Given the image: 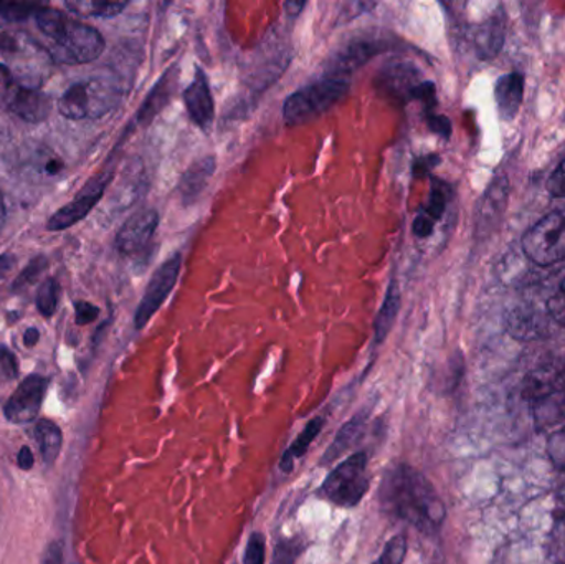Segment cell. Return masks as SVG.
Masks as SVG:
<instances>
[{"instance_id":"1","label":"cell","mask_w":565,"mask_h":564,"mask_svg":"<svg viewBox=\"0 0 565 564\" xmlns=\"http://www.w3.org/2000/svg\"><path fill=\"white\" fill-rule=\"evenodd\" d=\"M379 502L392 519L402 520L427 536L437 535L447 519L444 500L424 473L407 464L385 472L379 487Z\"/></svg>"},{"instance_id":"2","label":"cell","mask_w":565,"mask_h":564,"mask_svg":"<svg viewBox=\"0 0 565 564\" xmlns=\"http://www.w3.org/2000/svg\"><path fill=\"white\" fill-rule=\"evenodd\" d=\"M40 32L49 40V55L66 65H82L98 58L105 50V39L98 30L76 22L66 13L40 7L35 13Z\"/></svg>"},{"instance_id":"3","label":"cell","mask_w":565,"mask_h":564,"mask_svg":"<svg viewBox=\"0 0 565 564\" xmlns=\"http://www.w3.org/2000/svg\"><path fill=\"white\" fill-rule=\"evenodd\" d=\"M122 89L115 78L93 76L73 83L58 99V109L68 119H96L115 109Z\"/></svg>"},{"instance_id":"4","label":"cell","mask_w":565,"mask_h":564,"mask_svg":"<svg viewBox=\"0 0 565 564\" xmlns=\"http://www.w3.org/2000/svg\"><path fill=\"white\" fill-rule=\"evenodd\" d=\"M0 56L12 76L30 88H39L52 66L46 49L22 32H0Z\"/></svg>"},{"instance_id":"5","label":"cell","mask_w":565,"mask_h":564,"mask_svg":"<svg viewBox=\"0 0 565 564\" xmlns=\"http://www.w3.org/2000/svg\"><path fill=\"white\" fill-rule=\"evenodd\" d=\"M349 82L339 76H326L324 79L312 83L292 93L282 106L288 125H301L309 119L318 118L332 106L338 105L349 93Z\"/></svg>"},{"instance_id":"6","label":"cell","mask_w":565,"mask_h":564,"mask_svg":"<svg viewBox=\"0 0 565 564\" xmlns=\"http://www.w3.org/2000/svg\"><path fill=\"white\" fill-rule=\"evenodd\" d=\"M367 454L355 453L354 456L339 464L322 483L324 499L334 506L352 509L359 506L369 492Z\"/></svg>"},{"instance_id":"7","label":"cell","mask_w":565,"mask_h":564,"mask_svg":"<svg viewBox=\"0 0 565 564\" xmlns=\"http://www.w3.org/2000/svg\"><path fill=\"white\" fill-rule=\"evenodd\" d=\"M527 400L537 426H559L565 421V377L556 370H540L527 380Z\"/></svg>"},{"instance_id":"8","label":"cell","mask_w":565,"mask_h":564,"mask_svg":"<svg viewBox=\"0 0 565 564\" xmlns=\"http://www.w3.org/2000/svg\"><path fill=\"white\" fill-rule=\"evenodd\" d=\"M523 252L531 262L541 267L565 260L564 212H551L530 228L523 238Z\"/></svg>"},{"instance_id":"9","label":"cell","mask_w":565,"mask_h":564,"mask_svg":"<svg viewBox=\"0 0 565 564\" xmlns=\"http://www.w3.org/2000/svg\"><path fill=\"white\" fill-rule=\"evenodd\" d=\"M179 272H181V255L175 254L168 262L161 265L152 275L145 297L136 311V330H142L151 318L158 313L159 308L164 304L166 298L171 295L172 288L178 284Z\"/></svg>"},{"instance_id":"10","label":"cell","mask_w":565,"mask_h":564,"mask_svg":"<svg viewBox=\"0 0 565 564\" xmlns=\"http://www.w3.org/2000/svg\"><path fill=\"white\" fill-rule=\"evenodd\" d=\"M46 387H49V380L39 374H32L22 381L7 403V419L13 424L32 423L39 416Z\"/></svg>"},{"instance_id":"11","label":"cell","mask_w":565,"mask_h":564,"mask_svg":"<svg viewBox=\"0 0 565 564\" xmlns=\"http://www.w3.org/2000/svg\"><path fill=\"white\" fill-rule=\"evenodd\" d=\"M551 317L530 304L514 305L504 315V327L511 337L520 341H536L550 337Z\"/></svg>"},{"instance_id":"12","label":"cell","mask_w":565,"mask_h":564,"mask_svg":"<svg viewBox=\"0 0 565 564\" xmlns=\"http://www.w3.org/2000/svg\"><path fill=\"white\" fill-rule=\"evenodd\" d=\"M109 179L111 178H109L108 174L96 175L95 179H92L70 204L60 209V211L50 219V231H63V228L72 227L76 222L85 219L88 212L98 204L99 199L103 198V192H105Z\"/></svg>"},{"instance_id":"13","label":"cell","mask_w":565,"mask_h":564,"mask_svg":"<svg viewBox=\"0 0 565 564\" xmlns=\"http://www.w3.org/2000/svg\"><path fill=\"white\" fill-rule=\"evenodd\" d=\"M159 225V214L154 209H146L131 215L116 235V247L122 255H136L151 242Z\"/></svg>"},{"instance_id":"14","label":"cell","mask_w":565,"mask_h":564,"mask_svg":"<svg viewBox=\"0 0 565 564\" xmlns=\"http://www.w3.org/2000/svg\"><path fill=\"white\" fill-rule=\"evenodd\" d=\"M382 50L381 40H355L332 55L328 63V75L344 78L348 73L361 68Z\"/></svg>"},{"instance_id":"15","label":"cell","mask_w":565,"mask_h":564,"mask_svg":"<svg viewBox=\"0 0 565 564\" xmlns=\"http://www.w3.org/2000/svg\"><path fill=\"white\" fill-rule=\"evenodd\" d=\"M6 106L13 115L30 123L43 121L52 109V103L45 93L40 92L39 88L20 85V83L13 86Z\"/></svg>"},{"instance_id":"16","label":"cell","mask_w":565,"mask_h":564,"mask_svg":"<svg viewBox=\"0 0 565 564\" xmlns=\"http://www.w3.org/2000/svg\"><path fill=\"white\" fill-rule=\"evenodd\" d=\"M185 108L199 128L207 129L214 121V98L207 76L201 68L195 70V78L184 92Z\"/></svg>"},{"instance_id":"17","label":"cell","mask_w":565,"mask_h":564,"mask_svg":"<svg viewBox=\"0 0 565 564\" xmlns=\"http://www.w3.org/2000/svg\"><path fill=\"white\" fill-rule=\"evenodd\" d=\"M508 192H510V182L504 175H500L491 182L490 189L484 194L480 212H478V232H490V228L498 224L503 215L504 205H507Z\"/></svg>"},{"instance_id":"18","label":"cell","mask_w":565,"mask_h":564,"mask_svg":"<svg viewBox=\"0 0 565 564\" xmlns=\"http://www.w3.org/2000/svg\"><path fill=\"white\" fill-rule=\"evenodd\" d=\"M497 96L498 111L504 121L516 118L524 96V78L520 73H510L501 76L494 89Z\"/></svg>"},{"instance_id":"19","label":"cell","mask_w":565,"mask_h":564,"mask_svg":"<svg viewBox=\"0 0 565 564\" xmlns=\"http://www.w3.org/2000/svg\"><path fill=\"white\" fill-rule=\"evenodd\" d=\"M215 166H217V162L211 156V158L199 159L184 172L181 182H179V192H181L182 201L185 204L194 202L201 195V192L204 191L205 185L214 175Z\"/></svg>"},{"instance_id":"20","label":"cell","mask_w":565,"mask_h":564,"mask_svg":"<svg viewBox=\"0 0 565 564\" xmlns=\"http://www.w3.org/2000/svg\"><path fill=\"white\" fill-rule=\"evenodd\" d=\"M365 423H367V416L362 413L352 417L349 423H345L344 426L341 427V430H339L335 439L332 440L331 446L326 450L324 456H322V466H329V464L339 459L342 454L348 453V450L351 449L359 439H361L362 434H364Z\"/></svg>"},{"instance_id":"21","label":"cell","mask_w":565,"mask_h":564,"mask_svg":"<svg viewBox=\"0 0 565 564\" xmlns=\"http://www.w3.org/2000/svg\"><path fill=\"white\" fill-rule=\"evenodd\" d=\"M504 42V15L497 12L488 22L478 29L475 35L478 52L481 58H493L498 55Z\"/></svg>"},{"instance_id":"22","label":"cell","mask_w":565,"mask_h":564,"mask_svg":"<svg viewBox=\"0 0 565 564\" xmlns=\"http://www.w3.org/2000/svg\"><path fill=\"white\" fill-rule=\"evenodd\" d=\"M324 424L326 419L321 416L315 417V419L309 421V423L306 424L305 429H302L301 434L296 437L295 443L291 444V447H289V449L282 454L280 460L281 472H291L296 460L301 459V457L308 453L309 446L315 443L316 437L319 436V433H321Z\"/></svg>"},{"instance_id":"23","label":"cell","mask_w":565,"mask_h":564,"mask_svg":"<svg viewBox=\"0 0 565 564\" xmlns=\"http://www.w3.org/2000/svg\"><path fill=\"white\" fill-rule=\"evenodd\" d=\"M398 310H401V291H398L397 281L392 280L391 285H388L387 294H385L384 304H382L377 318L374 321L375 344H381L387 338V334L391 333Z\"/></svg>"},{"instance_id":"24","label":"cell","mask_w":565,"mask_h":564,"mask_svg":"<svg viewBox=\"0 0 565 564\" xmlns=\"http://www.w3.org/2000/svg\"><path fill=\"white\" fill-rule=\"evenodd\" d=\"M35 436L40 444L43 462L46 466H52V464H55L56 457L60 456V450H62V430L52 421L42 419L36 424Z\"/></svg>"},{"instance_id":"25","label":"cell","mask_w":565,"mask_h":564,"mask_svg":"<svg viewBox=\"0 0 565 564\" xmlns=\"http://www.w3.org/2000/svg\"><path fill=\"white\" fill-rule=\"evenodd\" d=\"M66 9L72 10L76 15L99 17L109 19L121 13L128 7V2H98V0H70L65 3Z\"/></svg>"},{"instance_id":"26","label":"cell","mask_w":565,"mask_h":564,"mask_svg":"<svg viewBox=\"0 0 565 564\" xmlns=\"http://www.w3.org/2000/svg\"><path fill=\"white\" fill-rule=\"evenodd\" d=\"M60 298V285L55 278H49L43 281L39 288V295H36V308L43 317H52L56 311V305H58Z\"/></svg>"},{"instance_id":"27","label":"cell","mask_w":565,"mask_h":564,"mask_svg":"<svg viewBox=\"0 0 565 564\" xmlns=\"http://www.w3.org/2000/svg\"><path fill=\"white\" fill-rule=\"evenodd\" d=\"M302 552H305V543L301 540L281 539L275 546L271 564H296Z\"/></svg>"},{"instance_id":"28","label":"cell","mask_w":565,"mask_h":564,"mask_svg":"<svg viewBox=\"0 0 565 564\" xmlns=\"http://www.w3.org/2000/svg\"><path fill=\"white\" fill-rule=\"evenodd\" d=\"M405 555H407V539L404 535H397L385 545L382 555L372 564H402Z\"/></svg>"},{"instance_id":"29","label":"cell","mask_w":565,"mask_h":564,"mask_svg":"<svg viewBox=\"0 0 565 564\" xmlns=\"http://www.w3.org/2000/svg\"><path fill=\"white\" fill-rule=\"evenodd\" d=\"M39 10L40 7L36 3L0 2V17L9 20V22H22Z\"/></svg>"},{"instance_id":"30","label":"cell","mask_w":565,"mask_h":564,"mask_svg":"<svg viewBox=\"0 0 565 564\" xmlns=\"http://www.w3.org/2000/svg\"><path fill=\"white\" fill-rule=\"evenodd\" d=\"M265 549H267L265 536L262 533H252L247 549H245L244 564H265V558H267Z\"/></svg>"},{"instance_id":"31","label":"cell","mask_w":565,"mask_h":564,"mask_svg":"<svg viewBox=\"0 0 565 564\" xmlns=\"http://www.w3.org/2000/svg\"><path fill=\"white\" fill-rule=\"evenodd\" d=\"M547 453L554 466L565 469V426L551 436L547 443Z\"/></svg>"},{"instance_id":"32","label":"cell","mask_w":565,"mask_h":564,"mask_svg":"<svg viewBox=\"0 0 565 564\" xmlns=\"http://www.w3.org/2000/svg\"><path fill=\"white\" fill-rule=\"evenodd\" d=\"M445 207H447V194H445L441 185H434V188H431L430 201H428L424 214L435 222L441 219Z\"/></svg>"},{"instance_id":"33","label":"cell","mask_w":565,"mask_h":564,"mask_svg":"<svg viewBox=\"0 0 565 564\" xmlns=\"http://www.w3.org/2000/svg\"><path fill=\"white\" fill-rule=\"evenodd\" d=\"M0 371L7 380H13L19 374V361L9 348L0 347Z\"/></svg>"},{"instance_id":"34","label":"cell","mask_w":565,"mask_h":564,"mask_svg":"<svg viewBox=\"0 0 565 564\" xmlns=\"http://www.w3.org/2000/svg\"><path fill=\"white\" fill-rule=\"evenodd\" d=\"M546 310L551 320L556 321L561 327H565V294L563 291L550 298Z\"/></svg>"},{"instance_id":"35","label":"cell","mask_w":565,"mask_h":564,"mask_svg":"<svg viewBox=\"0 0 565 564\" xmlns=\"http://www.w3.org/2000/svg\"><path fill=\"white\" fill-rule=\"evenodd\" d=\"M547 188H550V192L554 198H565V159L561 162L559 168L554 171V174L551 175Z\"/></svg>"},{"instance_id":"36","label":"cell","mask_w":565,"mask_h":564,"mask_svg":"<svg viewBox=\"0 0 565 564\" xmlns=\"http://www.w3.org/2000/svg\"><path fill=\"white\" fill-rule=\"evenodd\" d=\"M76 311V323L88 324L95 321L99 315V308L95 305L86 304V301H78L75 307Z\"/></svg>"},{"instance_id":"37","label":"cell","mask_w":565,"mask_h":564,"mask_svg":"<svg viewBox=\"0 0 565 564\" xmlns=\"http://www.w3.org/2000/svg\"><path fill=\"white\" fill-rule=\"evenodd\" d=\"M46 262L43 258H35L32 264L26 267L23 274H20L19 280H17L15 288L22 287V285L30 284L39 277L40 272L45 270Z\"/></svg>"},{"instance_id":"38","label":"cell","mask_w":565,"mask_h":564,"mask_svg":"<svg viewBox=\"0 0 565 564\" xmlns=\"http://www.w3.org/2000/svg\"><path fill=\"white\" fill-rule=\"evenodd\" d=\"M15 85L17 79H13L12 73L6 68V65L0 63V105H6Z\"/></svg>"},{"instance_id":"39","label":"cell","mask_w":565,"mask_h":564,"mask_svg":"<svg viewBox=\"0 0 565 564\" xmlns=\"http://www.w3.org/2000/svg\"><path fill=\"white\" fill-rule=\"evenodd\" d=\"M428 126H430L431 131L444 136L445 139L450 138L451 123L447 116H428Z\"/></svg>"},{"instance_id":"40","label":"cell","mask_w":565,"mask_h":564,"mask_svg":"<svg viewBox=\"0 0 565 564\" xmlns=\"http://www.w3.org/2000/svg\"><path fill=\"white\" fill-rule=\"evenodd\" d=\"M435 222L425 214L418 215L414 221V234L420 238H427L434 232Z\"/></svg>"},{"instance_id":"41","label":"cell","mask_w":565,"mask_h":564,"mask_svg":"<svg viewBox=\"0 0 565 564\" xmlns=\"http://www.w3.org/2000/svg\"><path fill=\"white\" fill-rule=\"evenodd\" d=\"M63 563V543L53 542L46 549L45 555H43L42 564H62Z\"/></svg>"},{"instance_id":"42","label":"cell","mask_w":565,"mask_h":564,"mask_svg":"<svg viewBox=\"0 0 565 564\" xmlns=\"http://www.w3.org/2000/svg\"><path fill=\"white\" fill-rule=\"evenodd\" d=\"M17 462H19V467L22 470H30L33 467V454L29 447H22L19 453V457H17Z\"/></svg>"},{"instance_id":"43","label":"cell","mask_w":565,"mask_h":564,"mask_svg":"<svg viewBox=\"0 0 565 564\" xmlns=\"http://www.w3.org/2000/svg\"><path fill=\"white\" fill-rule=\"evenodd\" d=\"M39 338L40 331L36 330V328H29V330L25 331V334H23V343L29 348L35 347V344L39 343Z\"/></svg>"},{"instance_id":"44","label":"cell","mask_w":565,"mask_h":564,"mask_svg":"<svg viewBox=\"0 0 565 564\" xmlns=\"http://www.w3.org/2000/svg\"><path fill=\"white\" fill-rule=\"evenodd\" d=\"M13 258L10 255H0V278L6 277L12 268Z\"/></svg>"},{"instance_id":"45","label":"cell","mask_w":565,"mask_h":564,"mask_svg":"<svg viewBox=\"0 0 565 564\" xmlns=\"http://www.w3.org/2000/svg\"><path fill=\"white\" fill-rule=\"evenodd\" d=\"M302 7H305V2H299V3L286 2L285 3L286 12H288L289 15H298L299 10H301Z\"/></svg>"},{"instance_id":"46","label":"cell","mask_w":565,"mask_h":564,"mask_svg":"<svg viewBox=\"0 0 565 564\" xmlns=\"http://www.w3.org/2000/svg\"><path fill=\"white\" fill-rule=\"evenodd\" d=\"M3 222H6V204H3L2 192H0V228H2Z\"/></svg>"},{"instance_id":"47","label":"cell","mask_w":565,"mask_h":564,"mask_svg":"<svg viewBox=\"0 0 565 564\" xmlns=\"http://www.w3.org/2000/svg\"><path fill=\"white\" fill-rule=\"evenodd\" d=\"M564 377H565V374H564Z\"/></svg>"}]
</instances>
